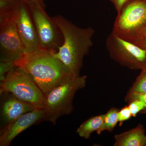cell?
I'll return each mask as SVG.
<instances>
[{
	"label": "cell",
	"mask_w": 146,
	"mask_h": 146,
	"mask_svg": "<svg viewBox=\"0 0 146 146\" xmlns=\"http://www.w3.org/2000/svg\"><path fill=\"white\" fill-rule=\"evenodd\" d=\"M145 136L143 127L139 125L130 130L115 135L114 145L143 146Z\"/></svg>",
	"instance_id": "cell-12"
},
{
	"label": "cell",
	"mask_w": 146,
	"mask_h": 146,
	"mask_svg": "<svg viewBox=\"0 0 146 146\" xmlns=\"http://www.w3.org/2000/svg\"><path fill=\"white\" fill-rule=\"evenodd\" d=\"M146 0H130L117 13L112 32L144 49Z\"/></svg>",
	"instance_id": "cell-3"
},
{
	"label": "cell",
	"mask_w": 146,
	"mask_h": 146,
	"mask_svg": "<svg viewBox=\"0 0 146 146\" xmlns=\"http://www.w3.org/2000/svg\"><path fill=\"white\" fill-rule=\"evenodd\" d=\"M9 93L36 108H44V94L26 72L15 67L0 83V94Z\"/></svg>",
	"instance_id": "cell-5"
},
{
	"label": "cell",
	"mask_w": 146,
	"mask_h": 146,
	"mask_svg": "<svg viewBox=\"0 0 146 146\" xmlns=\"http://www.w3.org/2000/svg\"><path fill=\"white\" fill-rule=\"evenodd\" d=\"M144 49H145V45L146 44V29L145 30V33H144Z\"/></svg>",
	"instance_id": "cell-23"
},
{
	"label": "cell",
	"mask_w": 146,
	"mask_h": 146,
	"mask_svg": "<svg viewBox=\"0 0 146 146\" xmlns=\"http://www.w3.org/2000/svg\"><path fill=\"white\" fill-rule=\"evenodd\" d=\"M13 61H1L0 64V81L2 82L5 78L6 75L13 68H15Z\"/></svg>",
	"instance_id": "cell-18"
},
{
	"label": "cell",
	"mask_w": 146,
	"mask_h": 146,
	"mask_svg": "<svg viewBox=\"0 0 146 146\" xmlns=\"http://www.w3.org/2000/svg\"><path fill=\"white\" fill-rule=\"evenodd\" d=\"M105 115V114L94 116L86 120L78 128L77 133L82 138L89 139L92 133L97 131L101 127L103 123Z\"/></svg>",
	"instance_id": "cell-13"
},
{
	"label": "cell",
	"mask_w": 146,
	"mask_h": 146,
	"mask_svg": "<svg viewBox=\"0 0 146 146\" xmlns=\"http://www.w3.org/2000/svg\"><path fill=\"white\" fill-rule=\"evenodd\" d=\"M21 1L26 3L27 4L32 3L37 4L45 7L44 3V0H21Z\"/></svg>",
	"instance_id": "cell-22"
},
{
	"label": "cell",
	"mask_w": 146,
	"mask_h": 146,
	"mask_svg": "<svg viewBox=\"0 0 146 146\" xmlns=\"http://www.w3.org/2000/svg\"><path fill=\"white\" fill-rule=\"evenodd\" d=\"M145 49H146V44L145 45Z\"/></svg>",
	"instance_id": "cell-25"
},
{
	"label": "cell",
	"mask_w": 146,
	"mask_h": 146,
	"mask_svg": "<svg viewBox=\"0 0 146 146\" xmlns=\"http://www.w3.org/2000/svg\"><path fill=\"white\" fill-rule=\"evenodd\" d=\"M86 82V76H74L47 94L44 106L45 121L55 124L60 117L70 114L73 109L75 94L85 86Z\"/></svg>",
	"instance_id": "cell-4"
},
{
	"label": "cell",
	"mask_w": 146,
	"mask_h": 146,
	"mask_svg": "<svg viewBox=\"0 0 146 146\" xmlns=\"http://www.w3.org/2000/svg\"><path fill=\"white\" fill-rule=\"evenodd\" d=\"M129 92L140 94L146 93V67L142 69Z\"/></svg>",
	"instance_id": "cell-16"
},
{
	"label": "cell",
	"mask_w": 146,
	"mask_h": 146,
	"mask_svg": "<svg viewBox=\"0 0 146 146\" xmlns=\"http://www.w3.org/2000/svg\"><path fill=\"white\" fill-rule=\"evenodd\" d=\"M1 95V128L36 108L33 105L17 98L10 93H3Z\"/></svg>",
	"instance_id": "cell-11"
},
{
	"label": "cell",
	"mask_w": 146,
	"mask_h": 146,
	"mask_svg": "<svg viewBox=\"0 0 146 146\" xmlns=\"http://www.w3.org/2000/svg\"><path fill=\"white\" fill-rule=\"evenodd\" d=\"M45 118V109L35 108L11 122L1 128L0 146H9L16 136Z\"/></svg>",
	"instance_id": "cell-10"
},
{
	"label": "cell",
	"mask_w": 146,
	"mask_h": 146,
	"mask_svg": "<svg viewBox=\"0 0 146 146\" xmlns=\"http://www.w3.org/2000/svg\"><path fill=\"white\" fill-rule=\"evenodd\" d=\"M114 5L115 9L119 13L123 6L130 0H109Z\"/></svg>",
	"instance_id": "cell-21"
},
{
	"label": "cell",
	"mask_w": 146,
	"mask_h": 146,
	"mask_svg": "<svg viewBox=\"0 0 146 146\" xmlns=\"http://www.w3.org/2000/svg\"><path fill=\"white\" fill-rule=\"evenodd\" d=\"M119 111L116 108L110 110L105 115L103 123L101 127L96 131L100 135L105 131H111L115 127L118 121V113Z\"/></svg>",
	"instance_id": "cell-14"
},
{
	"label": "cell",
	"mask_w": 146,
	"mask_h": 146,
	"mask_svg": "<svg viewBox=\"0 0 146 146\" xmlns=\"http://www.w3.org/2000/svg\"><path fill=\"white\" fill-rule=\"evenodd\" d=\"M18 0H0V25L12 18Z\"/></svg>",
	"instance_id": "cell-15"
},
{
	"label": "cell",
	"mask_w": 146,
	"mask_h": 146,
	"mask_svg": "<svg viewBox=\"0 0 146 146\" xmlns=\"http://www.w3.org/2000/svg\"><path fill=\"white\" fill-rule=\"evenodd\" d=\"M132 116L128 106L123 108L118 113V121L122 123L129 119Z\"/></svg>",
	"instance_id": "cell-20"
},
{
	"label": "cell",
	"mask_w": 146,
	"mask_h": 146,
	"mask_svg": "<svg viewBox=\"0 0 146 146\" xmlns=\"http://www.w3.org/2000/svg\"><path fill=\"white\" fill-rule=\"evenodd\" d=\"M12 19L24 45L25 52L41 48L36 29L26 3L18 0Z\"/></svg>",
	"instance_id": "cell-8"
},
{
	"label": "cell",
	"mask_w": 146,
	"mask_h": 146,
	"mask_svg": "<svg viewBox=\"0 0 146 146\" xmlns=\"http://www.w3.org/2000/svg\"><path fill=\"white\" fill-rule=\"evenodd\" d=\"M143 146H146V135L145 138V141H144Z\"/></svg>",
	"instance_id": "cell-24"
},
{
	"label": "cell",
	"mask_w": 146,
	"mask_h": 146,
	"mask_svg": "<svg viewBox=\"0 0 146 146\" xmlns=\"http://www.w3.org/2000/svg\"><path fill=\"white\" fill-rule=\"evenodd\" d=\"M0 60L13 61L25 49L12 18L0 25Z\"/></svg>",
	"instance_id": "cell-9"
},
{
	"label": "cell",
	"mask_w": 146,
	"mask_h": 146,
	"mask_svg": "<svg viewBox=\"0 0 146 146\" xmlns=\"http://www.w3.org/2000/svg\"><path fill=\"white\" fill-rule=\"evenodd\" d=\"M135 100H140L143 102L145 106V108L144 110L146 112V93L140 94L134 92H129L126 98V100L130 102Z\"/></svg>",
	"instance_id": "cell-19"
},
{
	"label": "cell",
	"mask_w": 146,
	"mask_h": 146,
	"mask_svg": "<svg viewBox=\"0 0 146 146\" xmlns=\"http://www.w3.org/2000/svg\"><path fill=\"white\" fill-rule=\"evenodd\" d=\"M110 57L122 66L131 70L146 67V49L124 40L112 32L106 40Z\"/></svg>",
	"instance_id": "cell-6"
},
{
	"label": "cell",
	"mask_w": 146,
	"mask_h": 146,
	"mask_svg": "<svg viewBox=\"0 0 146 146\" xmlns=\"http://www.w3.org/2000/svg\"><path fill=\"white\" fill-rule=\"evenodd\" d=\"M36 29L41 48L56 52L62 46L61 32L52 18L45 11V7L37 4H27Z\"/></svg>",
	"instance_id": "cell-7"
},
{
	"label": "cell",
	"mask_w": 146,
	"mask_h": 146,
	"mask_svg": "<svg viewBox=\"0 0 146 146\" xmlns=\"http://www.w3.org/2000/svg\"><path fill=\"white\" fill-rule=\"evenodd\" d=\"M132 117H136L137 114L145 108V104L143 102L138 100L130 102L128 106Z\"/></svg>",
	"instance_id": "cell-17"
},
{
	"label": "cell",
	"mask_w": 146,
	"mask_h": 146,
	"mask_svg": "<svg viewBox=\"0 0 146 146\" xmlns=\"http://www.w3.org/2000/svg\"><path fill=\"white\" fill-rule=\"evenodd\" d=\"M54 52L42 48L25 52L13 61L15 67L31 77L45 96L55 87L76 76L68 70Z\"/></svg>",
	"instance_id": "cell-1"
},
{
	"label": "cell",
	"mask_w": 146,
	"mask_h": 146,
	"mask_svg": "<svg viewBox=\"0 0 146 146\" xmlns=\"http://www.w3.org/2000/svg\"><path fill=\"white\" fill-rule=\"evenodd\" d=\"M60 29L63 38L62 46L54 55L73 74L80 75L84 57L93 46L95 33L92 27L82 28L77 26L63 16L52 17Z\"/></svg>",
	"instance_id": "cell-2"
}]
</instances>
